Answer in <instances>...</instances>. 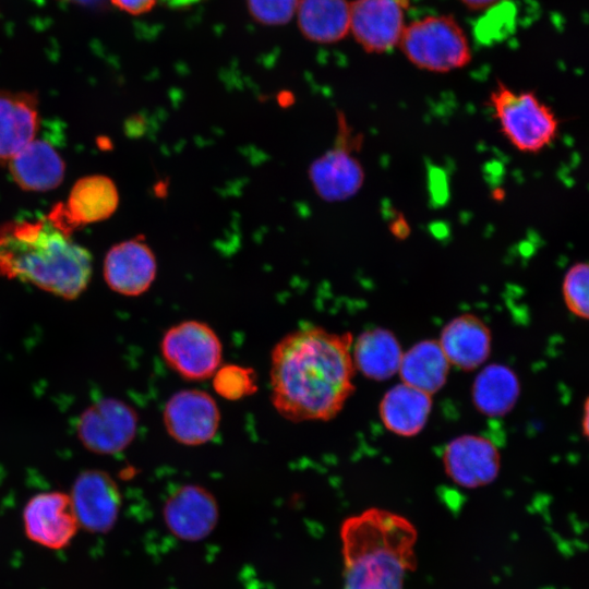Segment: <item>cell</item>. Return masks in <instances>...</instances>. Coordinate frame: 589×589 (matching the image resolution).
<instances>
[{
	"label": "cell",
	"instance_id": "obj_1",
	"mask_svg": "<svg viewBox=\"0 0 589 589\" xmlns=\"http://www.w3.org/2000/svg\"><path fill=\"white\" fill-rule=\"evenodd\" d=\"M350 333L305 326L284 336L271 354L272 404L292 422L328 421L354 392Z\"/></svg>",
	"mask_w": 589,
	"mask_h": 589
},
{
	"label": "cell",
	"instance_id": "obj_2",
	"mask_svg": "<svg viewBox=\"0 0 589 589\" xmlns=\"http://www.w3.org/2000/svg\"><path fill=\"white\" fill-rule=\"evenodd\" d=\"M92 273L89 251L49 216L0 226V277L73 300L86 289Z\"/></svg>",
	"mask_w": 589,
	"mask_h": 589
},
{
	"label": "cell",
	"instance_id": "obj_3",
	"mask_svg": "<svg viewBox=\"0 0 589 589\" xmlns=\"http://www.w3.org/2000/svg\"><path fill=\"white\" fill-rule=\"evenodd\" d=\"M417 530L396 513L372 507L340 527L344 589H402L416 567Z\"/></svg>",
	"mask_w": 589,
	"mask_h": 589
},
{
	"label": "cell",
	"instance_id": "obj_4",
	"mask_svg": "<svg viewBox=\"0 0 589 589\" xmlns=\"http://www.w3.org/2000/svg\"><path fill=\"white\" fill-rule=\"evenodd\" d=\"M489 106L503 136L521 153L538 154L558 135L557 116L534 92L516 91L497 81Z\"/></svg>",
	"mask_w": 589,
	"mask_h": 589
},
{
	"label": "cell",
	"instance_id": "obj_5",
	"mask_svg": "<svg viewBox=\"0 0 589 589\" xmlns=\"http://www.w3.org/2000/svg\"><path fill=\"white\" fill-rule=\"evenodd\" d=\"M397 47L413 67L432 73H449L472 60L465 29L449 14L426 15L406 23Z\"/></svg>",
	"mask_w": 589,
	"mask_h": 589
},
{
	"label": "cell",
	"instance_id": "obj_6",
	"mask_svg": "<svg viewBox=\"0 0 589 589\" xmlns=\"http://www.w3.org/2000/svg\"><path fill=\"white\" fill-rule=\"evenodd\" d=\"M167 365L189 381L211 378L221 365L223 345L206 323L188 320L172 325L160 341Z\"/></svg>",
	"mask_w": 589,
	"mask_h": 589
},
{
	"label": "cell",
	"instance_id": "obj_7",
	"mask_svg": "<svg viewBox=\"0 0 589 589\" xmlns=\"http://www.w3.org/2000/svg\"><path fill=\"white\" fill-rule=\"evenodd\" d=\"M137 424L134 408L123 400L107 397L82 411L76 422V435L87 450L116 455L133 442Z\"/></svg>",
	"mask_w": 589,
	"mask_h": 589
},
{
	"label": "cell",
	"instance_id": "obj_8",
	"mask_svg": "<svg viewBox=\"0 0 589 589\" xmlns=\"http://www.w3.org/2000/svg\"><path fill=\"white\" fill-rule=\"evenodd\" d=\"M163 421L167 433L176 442L199 446L216 436L220 411L207 392L188 388L170 396L164 407Z\"/></svg>",
	"mask_w": 589,
	"mask_h": 589
},
{
	"label": "cell",
	"instance_id": "obj_9",
	"mask_svg": "<svg viewBox=\"0 0 589 589\" xmlns=\"http://www.w3.org/2000/svg\"><path fill=\"white\" fill-rule=\"evenodd\" d=\"M22 520L28 540L49 550L69 546L80 529L70 495L61 491L39 492L29 497Z\"/></svg>",
	"mask_w": 589,
	"mask_h": 589
},
{
	"label": "cell",
	"instance_id": "obj_10",
	"mask_svg": "<svg viewBox=\"0 0 589 589\" xmlns=\"http://www.w3.org/2000/svg\"><path fill=\"white\" fill-rule=\"evenodd\" d=\"M408 7L409 0H354L349 33L365 52H388L399 43Z\"/></svg>",
	"mask_w": 589,
	"mask_h": 589
},
{
	"label": "cell",
	"instance_id": "obj_11",
	"mask_svg": "<svg viewBox=\"0 0 589 589\" xmlns=\"http://www.w3.org/2000/svg\"><path fill=\"white\" fill-rule=\"evenodd\" d=\"M69 495L80 528L99 534L115 527L121 508V493L109 473L99 469L80 472Z\"/></svg>",
	"mask_w": 589,
	"mask_h": 589
},
{
	"label": "cell",
	"instance_id": "obj_12",
	"mask_svg": "<svg viewBox=\"0 0 589 589\" xmlns=\"http://www.w3.org/2000/svg\"><path fill=\"white\" fill-rule=\"evenodd\" d=\"M118 205L119 192L115 182L104 175H89L76 180L67 203L58 204L48 216L72 232L77 227L108 219Z\"/></svg>",
	"mask_w": 589,
	"mask_h": 589
},
{
	"label": "cell",
	"instance_id": "obj_13",
	"mask_svg": "<svg viewBox=\"0 0 589 589\" xmlns=\"http://www.w3.org/2000/svg\"><path fill=\"white\" fill-rule=\"evenodd\" d=\"M219 517L215 496L199 484H184L166 500L163 518L169 531L184 541H200L216 527Z\"/></svg>",
	"mask_w": 589,
	"mask_h": 589
},
{
	"label": "cell",
	"instance_id": "obj_14",
	"mask_svg": "<svg viewBox=\"0 0 589 589\" xmlns=\"http://www.w3.org/2000/svg\"><path fill=\"white\" fill-rule=\"evenodd\" d=\"M447 476L458 485L474 489L494 481L501 457L494 443L480 435H461L452 440L443 453Z\"/></svg>",
	"mask_w": 589,
	"mask_h": 589
},
{
	"label": "cell",
	"instance_id": "obj_15",
	"mask_svg": "<svg viewBox=\"0 0 589 589\" xmlns=\"http://www.w3.org/2000/svg\"><path fill=\"white\" fill-rule=\"evenodd\" d=\"M157 273L153 250L140 239L115 244L104 261V277L108 287L122 294L135 297L149 289Z\"/></svg>",
	"mask_w": 589,
	"mask_h": 589
},
{
	"label": "cell",
	"instance_id": "obj_16",
	"mask_svg": "<svg viewBox=\"0 0 589 589\" xmlns=\"http://www.w3.org/2000/svg\"><path fill=\"white\" fill-rule=\"evenodd\" d=\"M36 93L0 88V165H7L39 130Z\"/></svg>",
	"mask_w": 589,
	"mask_h": 589
},
{
	"label": "cell",
	"instance_id": "obj_17",
	"mask_svg": "<svg viewBox=\"0 0 589 589\" xmlns=\"http://www.w3.org/2000/svg\"><path fill=\"white\" fill-rule=\"evenodd\" d=\"M15 184L27 192H47L64 178L65 163L47 141L35 137L7 164Z\"/></svg>",
	"mask_w": 589,
	"mask_h": 589
},
{
	"label": "cell",
	"instance_id": "obj_18",
	"mask_svg": "<svg viewBox=\"0 0 589 589\" xmlns=\"http://www.w3.org/2000/svg\"><path fill=\"white\" fill-rule=\"evenodd\" d=\"M491 330L477 315L464 313L444 325L438 344L450 365L473 370L491 352Z\"/></svg>",
	"mask_w": 589,
	"mask_h": 589
},
{
	"label": "cell",
	"instance_id": "obj_19",
	"mask_svg": "<svg viewBox=\"0 0 589 589\" xmlns=\"http://www.w3.org/2000/svg\"><path fill=\"white\" fill-rule=\"evenodd\" d=\"M310 179L322 199L342 201L361 189L364 171L347 147H337L311 165Z\"/></svg>",
	"mask_w": 589,
	"mask_h": 589
},
{
	"label": "cell",
	"instance_id": "obj_20",
	"mask_svg": "<svg viewBox=\"0 0 589 589\" xmlns=\"http://www.w3.org/2000/svg\"><path fill=\"white\" fill-rule=\"evenodd\" d=\"M432 395L400 383L389 388L380 402L385 428L399 436L417 435L432 410Z\"/></svg>",
	"mask_w": 589,
	"mask_h": 589
},
{
	"label": "cell",
	"instance_id": "obj_21",
	"mask_svg": "<svg viewBox=\"0 0 589 589\" xmlns=\"http://www.w3.org/2000/svg\"><path fill=\"white\" fill-rule=\"evenodd\" d=\"M356 370L374 381H385L398 373L401 346L388 329L375 327L360 334L352 342Z\"/></svg>",
	"mask_w": 589,
	"mask_h": 589
},
{
	"label": "cell",
	"instance_id": "obj_22",
	"mask_svg": "<svg viewBox=\"0 0 589 589\" xmlns=\"http://www.w3.org/2000/svg\"><path fill=\"white\" fill-rule=\"evenodd\" d=\"M296 15L301 34L313 43L334 44L349 34L348 0H300Z\"/></svg>",
	"mask_w": 589,
	"mask_h": 589
},
{
	"label": "cell",
	"instance_id": "obj_23",
	"mask_svg": "<svg viewBox=\"0 0 589 589\" xmlns=\"http://www.w3.org/2000/svg\"><path fill=\"white\" fill-rule=\"evenodd\" d=\"M449 366L438 340L425 339L402 352L398 374L402 383L432 395L446 383Z\"/></svg>",
	"mask_w": 589,
	"mask_h": 589
},
{
	"label": "cell",
	"instance_id": "obj_24",
	"mask_svg": "<svg viewBox=\"0 0 589 589\" xmlns=\"http://www.w3.org/2000/svg\"><path fill=\"white\" fill-rule=\"evenodd\" d=\"M520 385L515 372L503 364H490L474 380L472 398L476 408L489 417H500L515 406Z\"/></svg>",
	"mask_w": 589,
	"mask_h": 589
},
{
	"label": "cell",
	"instance_id": "obj_25",
	"mask_svg": "<svg viewBox=\"0 0 589 589\" xmlns=\"http://www.w3.org/2000/svg\"><path fill=\"white\" fill-rule=\"evenodd\" d=\"M212 377L215 392L228 400H239L257 389L255 373L250 368L220 365Z\"/></svg>",
	"mask_w": 589,
	"mask_h": 589
},
{
	"label": "cell",
	"instance_id": "obj_26",
	"mask_svg": "<svg viewBox=\"0 0 589 589\" xmlns=\"http://www.w3.org/2000/svg\"><path fill=\"white\" fill-rule=\"evenodd\" d=\"M562 294L566 308L579 318L589 315V266L586 262L573 264L564 275Z\"/></svg>",
	"mask_w": 589,
	"mask_h": 589
},
{
	"label": "cell",
	"instance_id": "obj_27",
	"mask_svg": "<svg viewBox=\"0 0 589 589\" xmlns=\"http://www.w3.org/2000/svg\"><path fill=\"white\" fill-rule=\"evenodd\" d=\"M249 13L260 24L277 26L296 15L300 0H245Z\"/></svg>",
	"mask_w": 589,
	"mask_h": 589
},
{
	"label": "cell",
	"instance_id": "obj_28",
	"mask_svg": "<svg viewBox=\"0 0 589 589\" xmlns=\"http://www.w3.org/2000/svg\"><path fill=\"white\" fill-rule=\"evenodd\" d=\"M118 9L132 14L140 15L151 11L157 0H109Z\"/></svg>",
	"mask_w": 589,
	"mask_h": 589
},
{
	"label": "cell",
	"instance_id": "obj_29",
	"mask_svg": "<svg viewBox=\"0 0 589 589\" xmlns=\"http://www.w3.org/2000/svg\"><path fill=\"white\" fill-rule=\"evenodd\" d=\"M389 230L397 239H405L410 233V226L407 220L400 216L390 223Z\"/></svg>",
	"mask_w": 589,
	"mask_h": 589
},
{
	"label": "cell",
	"instance_id": "obj_30",
	"mask_svg": "<svg viewBox=\"0 0 589 589\" xmlns=\"http://www.w3.org/2000/svg\"><path fill=\"white\" fill-rule=\"evenodd\" d=\"M468 10L483 11L490 9L503 0H459Z\"/></svg>",
	"mask_w": 589,
	"mask_h": 589
},
{
	"label": "cell",
	"instance_id": "obj_31",
	"mask_svg": "<svg viewBox=\"0 0 589 589\" xmlns=\"http://www.w3.org/2000/svg\"><path fill=\"white\" fill-rule=\"evenodd\" d=\"M69 4H75L85 8L101 9L106 7L107 0H57Z\"/></svg>",
	"mask_w": 589,
	"mask_h": 589
},
{
	"label": "cell",
	"instance_id": "obj_32",
	"mask_svg": "<svg viewBox=\"0 0 589 589\" xmlns=\"http://www.w3.org/2000/svg\"><path fill=\"white\" fill-rule=\"evenodd\" d=\"M582 430H584V434L588 435V401L585 402V408H584Z\"/></svg>",
	"mask_w": 589,
	"mask_h": 589
},
{
	"label": "cell",
	"instance_id": "obj_33",
	"mask_svg": "<svg viewBox=\"0 0 589 589\" xmlns=\"http://www.w3.org/2000/svg\"><path fill=\"white\" fill-rule=\"evenodd\" d=\"M167 1L171 3L172 5H185L197 0H167Z\"/></svg>",
	"mask_w": 589,
	"mask_h": 589
}]
</instances>
